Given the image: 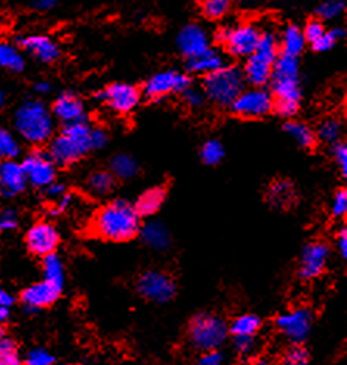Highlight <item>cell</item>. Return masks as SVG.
Here are the masks:
<instances>
[{"mask_svg":"<svg viewBox=\"0 0 347 365\" xmlns=\"http://www.w3.org/2000/svg\"><path fill=\"white\" fill-rule=\"evenodd\" d=\"M233 349L241 356H248L256 350V337H233Z\"/></svg>","mask_w":347,"mask_h":365,"instance_id":"obj_47","label":"cell"},{"mask_svg":"<svg viewBox=\"0 0 347 365\" xmlns=\"http://www.w3.org/2000/svg\"><path fill=\"white\" fill-rule=\"evenodd\" d=\"M332 213L336 218H341L347 213V191L346 190H340L336 191L333 199H332Z\"/></svg>","mask_w":347,"mask_h":365,"instance_id":"obj_46","label":"cell"},{"mask_svg":"<svg viewBox=\"0 0 347 365\" xmlns=\"http://www.w3.org/2000/svg\"><path fill=\"white\" fill-rule=\"evenodd\" d=\"M308 353L301 345L291 346L283 354V365H308Z\"/></svg>","mask_w":347,"mask_h":365,"instance_id":"obj_40","label":"cell"},{"mask_svg":"<svg viewBox=\"0 0 347 365\" xmlns=\"http://www.w3.org/2000/svg\"><path fill=\"white\" fill-rule=\"evenodd\" d=\"M55 356L44 349L31 350L27 358H25V365H54Z\"/></svg>","mask_w":347,"mask_h":365,"instance_id":"obj_41","label":"cell"},{"mask_svg":"<svg viewBox=\"0 0 347 365\" xmlns=\"http://www.w3.org/2000/svg\"><path fill=\"white\" fill-rule=\"evenodd\" d=\"M344 30L343 29H332V30H326V33L321 36L316 42H313L311 44V47H313V50L316 51H328L332 50L336 42L340 41L341 38H344Z\"/></svg>","mask_w":347,"mask_h":365,"instance_id":"obj_39","label":"cell"},{"mask_svg":"<svg viewBox=\"0 0 347 365\" xmlns=\"http://www.w3.org/2000/svg\"><path fill=\"white\" fill-rule=\"evenodd\" d=\"M58 0H30V5L36 11H50L56 6Z\"/></svg>","mask_w":347,"mask_h":365,"instance_id":"obj_51","label":"cell"},{"mask_svg":"<svg viewBox=\"0 0 347 365\" xmlns=\"http://www.w3.org/2000/svg\"><path fill=\"white\" fill-rule=\"evenodd\" d=\"M224 158V146L218 140H207L201 146V159L206 165H216Z\"/></svg>","mask_w":347,"mask_h":365,"instance_id":"obj_38","label":"cell"},{"mask_svg":"<svg viewBox=\"0 0 347 365\" xmlns=\"http://www.w3.org/2000/svg\"><path fill=\"white\" fill-rule=\"evenodd\" d=\"M262 30L253 22H241L233 27H223L216 31L218 44L226 48L231 56L248 58L258 46Z\"/></svg>","mask_w":347,"mask_h":365,"instance_id":"obj_8","label":"cell"},{"mask_svg":"<svg viewBox=\"0 0 347 365\" xmlns=\"http://www.w3.org/2000/svg\"><path fill=\"white\" fill-rule=\"evenodd\" d=\"M192 86L190 78L178 71H164L150 76L144 84V95L150 100H162L171 93H182Z\"/></svg>","mask_w":347,"mask_h":365,"instance_id":"obj_11","label":"cell"},{"mask_svg":"<svg viewBox=\"0 0 347 365\" xmlns=\"http://www.w3.org/2000/svg\"><path fill=\"white\" fill-rule=\"evenodd\" d=\"M332 155H333L335 163L341 170V175L346 176L347 175V146H346V143H343V142L333 143Z\"/></svg>","mask_w":347,"mask_h":365,"instance_id":"obj_45","label":"cell"},{"mask_svg":"<svg viewBox=\"0 0 347 365\" xmlns=\"http://www.w3.org/2000/svg\"><path fill=\"white\" fill-rule=\"evenodd\" d=\"M229 108L241 118H262L273 110V95L263 88L243 89Z\"/></svg>","mask_w":347,"mask_h":365,"instance_id":"obj_10","label":"cell"},{"mask_svg":"<svg viewBox=\"0 0 347 365\" xmlns=\"http://www.w3.org/2000/svg\"><path fill=\"white\" fill-rule=\"evenodd\" d=\"M61 291H63V288H59V286L42 280L38 283H33L27 289H24L21 299L25 309L33 312L54 305L59 299Z\"/></svg>","mask_w":347,"mask_h":365,"instance_id":"obj_18","label":"cell"},{"mask_svg":"<svg viewBox=\"0 0 347 365\" xmlns=\"http://www.w3.org/2000/svg\"><path fill=\"white\" fill-rule=\"evenodd\" d=\"M178 48L187 59L211 48L209 34L198 24H188L178 34Z\"/></svg>","mask_w":347,"mask_h":365,"instance_id":"obj_20","label":"cell"},{"mask_svg":"<svg viewBox=\"0 0 347 365\" xmlns=\"http://www.w3.org/2000/svg\"><path fill=\"white\" fill-rule=\"evenodd\" d=\"M137 289L142 297L154 303H166L173 299L176 286L173 278L161 271H146L137 280Z\"/></svg>","mask_w":347,"mask_h":365,"instance_id":"obj_13","label":"cell"},{"mask_svg":"<svg viewBox=\"0 0 347 365\" xmlns=\"http://www.w3.org/2000/svg\"><path fill=\"white\" fill-rule=\"evenodd\" d=\"M14 303V295L4 288H0V307L10 309Z\"/></svg>","mask_w":347,"mask_h":365,"instance_id":"obj_53","label":"cell"},{"mask_svg":"<svg viewBox=\"0 0 347 365\" xmlns=\"http://www.w3.org/2000/svg\"><path fill=\"white\" fill-rule=\"evenodd\" d=\"M0 67L13 73H21L24 71L25 58L19 47L11 42L0 41Z\"/></svg>","mask_w":347,"mask_h":365,"instance_id":"obj_26","label":"cell"},{"mask_svg":"<svg viewBox=\"0 0 347 365\" xmlns=\"http://www.w3.org/2000/svg\"><path fill=\"white\" fill-rule=\"evenodd\" d=\"M302 33H303V38H306V41L310 42V44H313V42H316L326 33V27H324L323 21L311 19L307 22L306 29L302 30Z\"/></svg>","mask_w":347,"mask_h":365,"instance_id":"obj_42","label":"cell"},{"mask_svg":"<svg viewBox=\"0 0 347 365\" xmlns=\"http://www.w3.org/2000/svg\"><path fill=\"white\" fill-rule=\"evenodd\" d=\"M19 47L39 63L51 64L59 59L61 48L55 39L46 34H27L19 38Z\"/></svg>","mask_w":347,"mask_h":365,"instance_id":"obj_17","label":"cell"},{"mask_svg":"<svg viewBox=\"0 0 347 365\" xmlns=\"http://www.w3.org/2000/svg\"><path fill=\"white\" fill-rule=\"evenodd\" d=\"M51 115L55 120L61 121L64 126L72 123L86 121V108L83 100L72 92H64L56 97L51 104Z\"/></svg>","mask_w":347,"mask_h":365,"instance_id":"obj_19","label":"cell"},{"mask_svg":"<svg viewBox=\"0 0 347 365\" xmlns=\"http://www.w3.org/2000/svg\"><path fill=\"white\" fill-rule=\"evenodd\" d=\"M343 134V125L338 118H326L323 123L319 125L316 137H319L321 140L326 143H336L340 142Z\"/></svg>","mask_w":347,"mask_h":365,"instance_id":"obj_35","label":"cell"},{"mask_svg":"<svg viewBox=\"0 0 347 365\" xmlns=\"http://www.w3.org/2000/svg\"><path fill=\"white\" fill-rule=\"evenodd\" d=\"M182 95V101H184L188 108L192 109H198L201 108L203 104L206 103V95L203 91L199 89H195L190 86V88H187L184 92L181 93Z\"/></svg>","mask_w":347,"mask_h":365,"instance_id":"obj_43","label":"cell"},{"mask_svg":"<svg viewBox=\"0 0 347 365\" xmlns=\"http://www.w3.org/2000/svg\"><path fill=\"white\" fill-rule=\"evenodd\" d=\"M268 84H271L273 110L276 114L283 118H291L296 115L302 100L299 59L279 53Z\"/></svg>","mask_w":347,"mask_h":365,"instance_id":"obj_1","label":"cell"},{"mask_svg":"<svg viewBox=\"0 0 347 365\" xmlns=\"http://www.w3.org/2000/svg\"><path fill=\"white\" fill-rule=\"evenodd\" d=\"M33 91L36 95H49L51 92V84L49 81H38L34 83Z\"/></svg>","mask_w":347,"mask_h":365,"instance_id":"obj_55","label":"cell"},{"mask_svg":"<svg viewBox=\"0 0 347 365\" xmlns=\"http://www.w3.org/2000/svg\"><path fill=\"white\" fill-rule=\"evenodd\" d=\"M260 325V317L256 314H241L236 320H232L229 327V333L233 337H256Z\"/></svg>","mask_w":347,"mask_h":365,"instance_id":"obj_28","label":"cell"},{"mask_svg":"<svg viewBox=\"0 0 347 365\" xmlns=\"http://www.w3.org/2000/svg\"><path fill=\"white\" fill-rule=\"evenodd\" d=\"M25 242H27V247L31 254L46 257L56 250L59 245V232L51 222L39 221L29 229Z\"/></svg>","mask_w":347,"mask_h":365,"instance_id":"obj_15","label":"cell"},{"mask_svg":"<svg viewBox=\"0 0 347 365\" xmlns=\"http://www.w3.org/2000/svg\"><path fill=\"white\" fill-rule=\"evenodd\" d=\"M313 325V314L308 308H294L277 317V328L293 344L306 341Z\"/></svg>","mask_w":347,"mask_h":365,"instance_id":"obj_14","label":"cell"},{"mask_svg":"<svg viewBox=\"0 0 347 365\" xmlns=\"http://www.w3.org/2000/svg\"><path fill=\"white\" fill-rule=\"evenodd\" d=\"M44 190H46L47 197L51 199V201H55V202L58 201V199H61L67 193L66 185L64 184H59V182H56V180L51 182V184L49 187H46Z\"/></svg>","mask_w":347,"mask_h":365,"instance_id":"obj_50","label":"cell"},{"mask_svg":"<svg viewBox=\"0 0 347 365\" xmlns=\"http://www.w3.org/2000/svg\"><path fill=\"white\" fill-rule=\"evenodd\" d=\"M19 225V215L13 208H5L0 212V232H11Z\"/></svg>","mask_w":347,"mask_h":365,"instance_id":"obj_44","label":"cell"},{"mask_svg":"<svg viewBox=\"0 0 347 365\" xmlns=\"http://www.w3.org/2000/svg\"><path fill=\"white\" fill-rule=\"evenodd\" d=\"M245 76L241 68L233 66H223L218 71L206 75L203 84V92L206 100L212 101L216 106L226 108L238 97V93L245 89Z\"/></svg>","mask_w":347,"mask_h":365,"instance_id":"obj_6","label":"cell"},{"mask_svg":"<svg viewBox=\"0 0 347 365\" xmlns=\"http://www.w3.org/2000/svg\"><path fill=\"white\" fill-rule=\"evenodd\" d=\"M195 365H226V358L218 350L206 351L201 354V358L196 361Z\"/></svg>","mask_w":347,"mask_h":365,"instance_id":"obj_48","label":"cell"},{"mask_svg":"<svg viewBox=\"0 0 347 365\" xmlns=\"http://www.w3.org/2000/svg\"><path fill=\"white\" fill-rule=\"evenodd\" d=\"M13 125L16 133L27 143L42 145L50 142L55 133V118L44 101L38 98L25 100L17 106Z\"/></svg>","mask_w":347,"mask_h":365,"instance_id":"obj_3","label":"cell"},{"mask_svg":"<svg viewBox=\"0 0 347 365\" xmlns=\"http://www.w3.org/2000/svg\"><path fill=\"white\" fill-rule=\"evenodd\" d=\"M92 150H101L108 145V133L103 128H91Z\"/></svg>","mask_w":347,"mask_h":365,"instance_id":"obj_49","label":"cell"},{"mask_svg":"<svg viewBox=\"0 0 347 365\" xmlns=\"http://www.w3.org/2000/svg\"><path fill=\"white\" fill-rule=\"evenodd\" d=\"M207 19H221L231 11L232 0H195Z\"/></svg>","mask_w":347,"mask_h":365,"instance_id":"obj_34","label":"cell"},{"mask_svg":"<svg viewBox=\"0 0 347 365\" xmlns=\"http://www.w3.org/2000/svg\"><path fill=\"white\" fill-rule=\"evenodd\" d=\"M142 93L136 86L128 83H114L108 88L95 93V100L100 104H105L116 114L126 115L133 112L141 103Z\"/></svg>","mask_w":347,"mask_h":365,"instance_id":"obj_9","label":"cell"},{"mask_svg":"<svg viewBox=\"0 0 347 365\" xmlns=\"http://www.w3.org/2000/svg\"><path fill=\"white\" fill-rule=\"evenodd\" d=\"M336 247L340 250V254L343 258L347 257V230L343 227L336 235Z\"/></svg>","mask_w":347,"mask_h":365,"instance_id":"obj_52","label":"cell"},{"mask_svg":"<svg viewBox=\"0 0 347 365\" xmlns=\"http://www.w3.org/2000/svg\"><path fill=\"white\" fill-rule=\"evenodd\" d=\"M5 101H6V97H5V92L0 89V112H2V109L5 108Z\"/></svg>","mask_w":347,"mask_h":365,"instance_id":"obj_57","label":"cell"},{"mask_svg":"<svg viewBox=\"0 0 347 365\" xmlns=\"http://www.w3.org/2000/svg\"><path fill=\"white\" fill-rule=\"evenodd\" d=\"M42 271H44V280L54 283L59 288L64 286V264L61 262V258L55 254H49L42 259Z\"/></svg>","mask_w":347,"mask_h":365,"instance_id":"obj_32","label":"cell"},{"mask_svg":"<svg viewBox=\"0 0 347 365\" xmlns=\"http://www.w3.org/2000/svg\"><path fill=\"white\" fill-rule=\"evenodd\" d=\"M294 199V188L288 180H277L268 190V201L277 208H287Z\"/></svg>","mask_w":347,"mask_h":365,"instance_id":"obj_30","label":"cell"},{"mask_svg":"<svg viewBox=\"0 0 347 365\" xmlns=\"http://www.w3.org/2000/svg\"><path fill=\"white\" fill-rule=\"evenodd\" d=\"M164 201H166V191L161 187H153L139 196L134 208L139 216H151L159 210Z\"/></svg>","mask_w":347,"mask_h":365,"instance_id":"obj_25","label":"cell"},{"mask_svg":"<svg viewBox=\"0 0 347 365\" xmlns=\"http://www.w3.org/2000/svg\"><path fill=\"white\" fill-rule=\"evenodd\" d=\"M86 188L92 196H108L116 188V178L109 171H95L86 180Z\"/></svg>","mask_w":347,"mask_h":365,"instance_id":"obj_27","label":"cell"},{"mask_svg":"<svg viewBox=\"0 0 347 365\" xmlns=\"http://www.w3.org/2000/svg\"><path fill=\"white\" fill-rule=\"evenodd\" d=\"M91 128L86 121L66 125L58 135L50 138L49 151L50 159L58 167H71L80 162L92 150Z\"/></svg>","mask_w":347,"mask_h":365,"instance_id":"obj_4","label":"cell"},{"mask_svg":"<svg viewBox=\"0 0 347 365\" xmlns=\"http://www.w3.org/2000/svg\"><path fill=\"white\" fill-rule=\"evenodd\" d=\"M0 365H21V354L17 344L10 337L0 339Z\"/></svg>","mask_w":347,"mask_h":365,"instance_id":"obj_36","label":"cell"},{"mask_svg":"<svg viewBox=\"0 0 347 365\" xmlns=\"http://www.w3.org/2000/svg\"><path fill=\"white\" fill-rule=\"evenodd\" d=\"M139 173V165L133 155L129 154H116L111 159V175L119 179H133Z\"/></svg>","mask_w":347,"mask_h":365,"instance_id":"obj_29","label":"cell"},{"mask_svg":"<svg viewBox=\"0 0 347 365\" xmlns=\"http://www.w3.org/2000/svg\"><path fill=\"white\" fill-rule=\"evenodd\" d=\"M5 336V331H4V327L0 325V339H2Z\"/></svg>","mask_w":347,"mask_h":365,"instance_id":"obj_58","label":"cell"},{"mask_svg":"<svg viewBox=\"0 0 347 365\" xmlns=\"http://www.w3.org/2000/svg\"><path fill=\"white\" fill-rule=\"evenodd\" d=\"M21 154V143L10 129L0 126V159L14 160Z\"/></svg>","mask_w":347,"mask_h":365,"instance_id":"obj_33","label":"cell"},{"mask_svg":"<svg viewBox=\"0 0 347 365\" xmlns=\"http://www.w3.org/2000/svg\"><path fill=\"white\" fill-rule=\"evenodd\" d=\"M229 334V327L221 317L201 312L190 322L188 341L198 351H213L226 342Z\"/></svg>","mask_w":347,"mask_h":365,"instance_id":"obj_7","label":"cell"},{"mask_svg":"<svg viewBox=\"0 0 347 365\" xmlns=\"http://www.w3.org/2000/svg\"><path fill=\"white\" fill-rule=\"evenodd\" d=\"M27 179H25L22 165L16 160H2L0 163V196L16 197L27 188Z\"/></svg>","mask_w":347,"mask_h":365,"instance_id":"obj_21","label":"cell"},{"mask_svg":"<svg viewBox=\"0 0 347 365\" xmlns=\"http://www.w3.org/2000/svg\"><path fill=\"white\" fill-rule=\"evenodd\" d=\"M285 131L302 148H311L316 143V134L313 133L308 125L302 123V121L290 120L285 123Z\"/></svg>","mask_w":347,"mask_h":365,"instance_id":"obj_31","label":"cell"},{"mask_svg":"<svg viewBox=\"0 0 347 365\" xmlns=\"http://www.w3.org/2000/svg\"><path fill=\"white\" fill-rule=\"evenodd\" d=\"M92 230L97 237L108 241H128L141 230V216L133 204L112 201L103 205L92 220Z\"/></svg>","mask_w":347,"mask_h":365,"instance_id":"obj_2","label":"cell"},{"mask_svg":"<svg viewBox=\"0 0 347 365\" xmlns=\"http://www.w3.org/2000/svg\"><path fill=\"white\" fill-rule=\"evenodd\" d=\"M344 0H324L316 8L319 21H333L344 13Z\"/></svg>","mask_w":347,"mask_h":365,"instance_id":"obj_37","label":"cell"},{"mask_svg":"<svg viewBox=\"0 0 347 365\" xmlns=\"http://www.w3.org/2000/svg\"><path fill=\"white\" fill-rule=\"evenodd\" d=\"M279 53V39L276 34L273 31H262L258 46L246 58L245 67L241 71L245 81L253 88H265L270 83L273 67Z\"/></svg>","mask_w":347,"mask_h":365,"instance_id":"obj_5","label":"cell"},{"mask_svg":"<svg viewBox=\"0 0 347 365\" xmlns=\"http://www.w3.org/2000/svg\"><path fill=\"white\" fill-rule=\"evenodd\" d=\"M307 41L303 38V33L296 25H288L282 33V39L279 41V50L281 55L299 58L301 53L306 48Z\"/></svg>","mask_w":347,"mask_h":365,"instance_id":"obj_24","label":"cell"},{"mask_svg":"<svg viewBox=\"0 0 347 365\" xmlns=\"http://www.w3.org/2000/svg\"><path fill=\"white\" fill-rule=\"evenodd\" d=\"M254 365H265V362H262V361H260V362H256Z\"/></svg>","mask_w":347,"mask_h":365,"instance_id":"obj_59","label":"cell"},{"mask_svg":"<svg viewBox=\"0 0 347 365\" xmlns=\"http://www.w3.org/2000/svg\"><path fill=\"white\" fill-rule=\"evenodd\" d=\"M142 237V241L146 246L151 247L153 250H166L170 247L171 235L169 229L162 222L151 221L146 222L144 227L139 230Z\"/></svg>","mask_w":347,"mask_h":365,"instance_id":"obj_23","label":"cell"},{"mask_svg":"<svg viewBox=\"0 0 347 365\" xmlns=\"http://www.w3.org/2000/svg\"><path fill=\"white\" fill-rule=\"evenodd\" d=\"M224 66L223 55L218 50L207 48L203 53H199L193 58L187 59V71L195 75H209L215 71H218Z\"/></svg>","mask_w":347,"mask_h":365,"instance_id":"obj_22","label":"cell"},{"mask_svg":"<svg viewBox=\"0 0 347 365\" xmlns=\"http://www.w3.org/2000/svg\"><path fill=\"white\" fill-rule=\"evenodd\" d=\"M74 204V195L66 193L63 197L56 201V212H64L67 208H71Z\"/></svg>","mask_w":347,"mask_h":365,"instance_id":"obj_54","label":"cell"},{"mask_svg":"<svg viewBox=\"0 0 347 365\" xmlns=\"http://www.w3.org/2000/svg\"><path fill=\"white\" fill-rule=\"evenodd\" d=\"M8 312H10V309L0 307V325H2L4 322L8 319Z\"/></svg>","mask_w":347,"mask_h":365,"instance_id":"obj_56","label":"cell"},{"mask_svg":"<svg viewBox=\"0 0 347 365\" xmlns=\"http://www.w3.org/2000/svg\"><path fill=\"white\" fill-rule=\"evenodd\" d=\"M22 165L27 184L36 188H46L56 180V165L44 151L34 150L25 155Z\"/></svg>","mask_w":347,"mask_h":365,"instance_id":"obj_12","label":"cell"},{"mask_svg":"<svg viewBox=\"0 0 347 365\" xmlns=\"http://www.w3.org/2000/svg\"><path fill=\"white\" fill-rule=\"evenodd\" d=\"M331 258V249L324 242H310L302 250L299 274L306 280H313L326 271Z\"/></svg>","mask_w":347,"mask_h":365,"instance_id":"obj_16","label":"cell"}]
</instances>
